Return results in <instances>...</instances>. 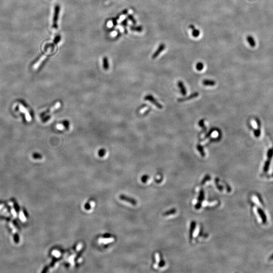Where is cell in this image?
Segmentation results:
<instances>
[{"instance_id": "obj_1", "label": "cell", "mask_w": 273, "mask_h": 273, "mask_svg": "<svg viewBox=\"0 0 273 273\" xmlns=\"http://www.w3.org/2000/svg\"><path fill=\"white\" fill-rule=\"evenodd\" d=\"M60 7L59 5H57L55 7L54 9V16H53V24L52 27L53 28L55 29L58 28V18L59 15V12H60Z\"/></svg>"}, {"instance_id": "obj_2", "label": "cell", "mask_w": 273, "mask_h": 273, "mask_svg": "<svg viewBox=\"0 0 273 273\" xmlns=\"http://www.w3.org/2000/svg\"><path fill=\"white\" fill-rule=\"evenodd\" d=\"M144 100L150 102L151 103H152V104L154 105L158 109H161L163 108V106L161 104L151 95H148L146 96L145 97Z\"/></svg>"}, {"instance_id": "obj_3", "label": "cell", "mask_w": 273, "mask_h": 273, "mask_svg": "<svg viewBox=\"0 0 273 273\" xmlns=\"http://www.w3.org/2000/svg\"><path fill=\"white\" fill-rule=\"evenodd\" d=\"M19 109L20 112L23 113V114H25V118H26V120L27 121H28V122L31 121H32V117H31L28 111L27 110V109L26 108H25L22 105L20 104L19 105Z\"/></svg>"}, {"instance_id": "obj_4", "label": "cell", "mask_w": 273, "mask_h": 273, "mask_svg": "<svg viewBox=\"0 0 273 273\" xmlns=\"http://www.w3.org/2000/svg\"><path fill=\"white\" fill-rule=\"evenodd\" d=\"M165 45L163 43H162L159 45V46H158V48L156 49V50L155 51V52L153 53V54L152 56V58L153 59H155L156 58H157V57L162 52H163L164 51V50L165 49Z\"/></svg>"}, {"instance_id": "obj_5", "label": "cell", "mask_w": 273, "mask_h": 273, "mask_svg": "<svg viewBox=\"0 0 273 273\" xmlns=\"http://www.w3.org/2000/svg\"><path fill=\"white\" fill-rule=\"evenodd\" d=\"M204 198V192L203 190H201L200 191L199 197H198V202L195 206V209H199L201 207V202L203 200Z\"/></svg>"}, {"instance_id": "obj_6", "label": "cell", "mask_w": 273, "mask_h": 273, "mask_svg": "<svg viewBox=\"0 0 273 273\" xmlns=\"http://www.w3.org/2000/svg\"><path fill=\"white\" fill-rule=\"evenodd\" d=\"M120 198L121 200H122L123 201L128 202L129 203H130V204H132V205H136V200H135L134 199H133L132 198H130V197H128L127 196H125L124 195H120Z\"/></svg>"}, {"instance_id": "obj_7", "label": "cell", "mask_w": 273, "mask_h": 273, "mask_svg": "<svg viewBox=\"0 0 273 273\" xmlns=\"http://www.w3.org/2000/svg\"><path fill=\"white\" fill-rule=\"evenodd\" d=\"M198 96H199V93L198 92H195V93H194L193 94H192L191 95H190L189 96L185 97V98H182L178 99H177V101L179 102H184V101H188V100H191V99H194V98H197V97H198Z\"/></svg>"}, {"instance_id": "obj_8", "label": "cell", "mask_w": 273, "mask_h": 273, "mask_svg": "<svg viewBox=\"0 0 273 273\" xmlns=\"http://www.w3.org/2000/svg\"><path fill=\"white\" fill-rule=\"evenodd\" d=\"M189 28L192 30V35L194 38H197L200 35V31L195 28V26L193 24H190L189 26Z\"/></svg>"}, {"instance_id": "obj_9", "label": "cell", "mask_w": 273, "mask_h": 273, "mask_svg": "<svg viewBox=\"0 0 273 273\" xmlns=\"http://www.w3.org/2000/svg\"><path fill=\"white\" fill-rule=\"evenodd\" d=\"M177 86L180 88V91L183 95L185 96L187 94V89L185 88L183 82L182 81H179L177 82Z\"/></svg>"}, {"instance_id": "obj_10", "label": "cell", "mask_w": 273, "mask_h": 273, "mask_svg": "<svg viewBox=\"0 0 273 273\" xmlns=\"http://www.w3.org/2000/svg\"><path fill=\"white\" fill-rule=\"evenodd\" d=\"M246 40H247L248 44H249V45L252 47H254L256 45V40H254V38L251 36V35H248L247 36V37L246 38Z\"/></svg>"}, {"instance_id": "obj_11", "label": "cell", "mask_w": 273, "mask_h": 273, "mask_svg": "<svg viewBox=\"0 0 273 273\" xmlns=\"http://www.w3.org/2000/svg\"><path fill=\"white\" fill-rule=\"evenodd\" d=\"M202 84L205 86H214L216 85V82L213 80H203Z\"/></svg>"}, {"instance_id": "obj_12", "label": "cell", "mask_w": 273, "mask_h": 273, "mask_svg": "<svg viewBox=\"0 0 273 273\" xmlns=\"http://www.w3.org/2000/svg\"><path fill=\"white\" fill-rule=\"evenodd\" d=\"M130 29L133 32H141L143 31V27L142 26H130Z\"/></svg>"}, {"instance_id": "obj_13", "label": "cell", "mask_w": 273, "mask_h": 273, "mask_svg": "<svg viewBox=\"0 0 273 273\" xmlns=\"http://www.w3.org/2000/svg\"><path fill=\"white\" fill-rule=\"evenodd\" d=\"M196 227V223L195 222H192L191 224L190 230V239L192 240L193 238V234Z\"/></svg>"}, {"instance_id": "obj_14", "label": "cell", "mask_w": 273, "mask_h": 273, "mask_svg": "<svg viewBox=\"0 0 273 273\" xmlns=\"http://www.w3.org/2000/svg\"><path fill=\"white\" fill-rule=\"evenodd\" d=\"M103 67L105 70L108 69L109 67L108 58L107 57H104L103 59Z\"/></svg>"}, {"instance_id": "obj_15", "label": "cell", "mask_w": 273, "mask_h": 273, "mask_svg": "<svg viewBox=\"0 0 273 273\" xmlns=\"http://www.w3.org/2000/svg\"><path fill=\"white\" fill-rule=\"evenodd\" d=\"M60 105H61V104H60V103L59 102H57L55 104V105L53 107H52L50 109L49 111L47 113V114H50V113H51L54 112V110H57V109H58V108L60 107Z\"/></svg>"}, {"instance_id": "obj_16", "label": "cell", "mask_w": 273, "mask_h": 273, "mask_svg": "<svg viewBox=\"0 0 273 273\" xmlns=\"http://www.w3.org/2000/svg\"><path fill=\"white\" fill-rule=\"evenodd\" d=\"M177 211V210L175 209H171L170 210H169V211H167L166 212H165L164 213H163V216H168L169 215H174L175 213H176Z\"/></svg>"}, {"instance_id": "obj_17", "label": "cell", "mask_w": 273, "mask_h": 273, "mask_svg": "<svg viewBox=\"0 0 273 273\" xmlns=\"http://www.w3.org/2000/svg\"><path fill=\"white\" fill-rule=\"evenodd\" d=\"M197 150L199 151V153H200L201 154V156L204 157H205V153L204 152V151L203 150V147L200 145H198L197 146Z\"/></svg>"}, {"instance_id": "obj_18", "label": "cell", "mask_w": 273, "mask_h": 273, "mask_svg": "<svg viewBox=\"0 0 273 273\" xmlns=\"http://www.w3.org/2000/svg\"><path fill=\"white\" fill-rule=\"evenodd\" d=\"M128 19H126L124 20H123L121 23V25L124 27V32L125 33H128V31H127V25H128Z\"/></svg>"}, {"instance_id": "obj_19", "label": "cell", "mask_w": 273, "mask_h": 273, "mask_svg": "<svg viewBox=\"0 0 273 273\" xmlns=\"http://www.w3.org/2000/svg\"><path fill=\"white\" fill-rule=\"evenodd\" d=\"M196 69L198 71L200 72V71L202 70L203 69V68H204V65L201 62H198L196 65Z\"/></svg>"}, {"instance_id": "obj_20", "label": "cell", "mask_w": 273, "mask_h": 273, "mask_svg": "<svg viewBox=\"0 0 273 273\" xmlns=\"http://www.w3.org/2000/svg\"><path fill=\"white\" fill-rule=\"evenodd\" d=\"M218 181H219V179L216 178V180H215V183H216V185L217 186V188L218 190H219L220 191H222L223 190H224V188L222 186H220L218 184Z\"/></svg>"}, {"instance_id": "obj_21", "label": "cell", "mask_w": 273, "mask_h": 273, "mask_svg": "<svg viewBox=\"0 0 273 273\" xmlns=\"http://www.w3.org/2000/svg\"><path fill=\"white\" fill-rule=\"evenodd\" d=\"M210 179H211V177H210L209 175H206L201 182V185H204L207 181H208Z\"/></svg>"}, {"instance_id": "obj_22", "label": "cell", "mask_w": 273, "mask_h": 273, "mask_svg": "<svg viewBox=\"0 0 273 273\" xmlns=\"http://www.w3.org/2000/svg\"><path fill=\"white\" fill-rule=\"evenodd\" d=\"M128 18L129 20H130V21L133 23V24H134V25L136 24V19H135L134 17L133 16V15H129L128 16V18Z\"/></svg>"}, {"instance_id": "obj_23", "label": "cell", "mask_w": 273, "mask_h": 273, "mask_svg": "<svg viewBox=\"0 0 273 273\" xmlns=\"http://www.w3.org/2000/svg\"><path fill=\"white\" fill-rule=\"evenodd\" d=\"M199 126L201 127L202 128L204 129L205 130H206L207 129L205 127V125H204V120H201L200 121H199Z\"/></svg>"}, {"instance_id": "obj_24", "label": "cell", "mask_w": 273, "mask_h": 273, "mask_svg": "<svg viewBox=\"0 0 273 273\" xmlns=\"http://www.w3.org/2000/svg\"><path fill=\"white\" fill-rule=\"evenodd\" d=\"M19 217H20V219L21 220L22 222H25L26 221V217L24 216V213L22 211H21L20 212V215H19Z\"/></svg>"}, {"instance_id": "obj_25", "label": "cell", "mask_w": 273, "mask_h": 273, "mask_svg": "<svg viewBox=\"0 0 273 273\" xmlns=\"http://www.w3.org/2000/svg\"><path fill=\"white\" fill-rule=\"evenodd\" d=\"M98 154L100 157H103V156H104V155L106 154V150L104 149H102L99 150Z\"/></svg>"}, {"instance_id": "obj_26", "label": "cell", "mask_w": 273, "mask_h": 273, "mask_svg": "<svg viewBox=\"0 0 273 273\" xmlns=\"http://www.w3.org/2000/svg\"><path fill=\"white\" fill-rule=\"evenodd\" d=\"M61 40V36L60 35H57L56 37L54 39V43L55 44H58L60 40Z\"/></svg>"}, {"instance_id": "obj_27", "label": "cell", "mask_w": 273, "mask_h": 273, "mask_svg": "<svg viewBox=\"0 0 273 273\" xmlns=\"http://www.w3.org/2000/svg\"><path fill=\"white\" fill-rule=\"evenodd\" d=\"M9 225L10 227V228L12 229V232H13V233H15L17 232V229L15 228V227L14 226V225H13V224L12 223H9Z\"/></svg>"}, {"instance_id": "obj_28", "label": "cell", "mask_w": 273, "mask_h": 273, "mask_svg": "<svg viewBox=\"0 0 273 273\" xmlns=\"http://www.w3.org/2000/svg\"><path fill=\"white\" fill-rule=\"evenodd\" d=\"M128 13V10L127 9H125V10H123L121 13L120 14V15L118 16V18H119V17L120 16V15H126L127 14V13Z\"/></svg>"}, {"instance_id": "obj_29", "label": "cell", "mask_w": 273, "mask_h": 273, "mask_svg": "<svg viewBox=\"0 0 273 273\" xmlns=\"http://www.w3.org/2000/svg\"><path fill=\"white\" fill-rule=\"evenodd\" d=\"M215 129H211L209 130V133H208L205 135V138H209V136H210V135L212 133V132L215 130Z\"/></svg>"}, {"instance_id": "obj_30", "label": "cell", "mask_w": 273, "mask_h": 273, "mask_svg": "<svg viewBox=\"0 0 273 273\" xmlns=\"http://www.w3.org/2000/svg\"><path fill=\"white\" fill-rule=\"evenodd\" d=\"M149 177L148 176H143V177H142V181H143V182L145 183V182L147 181V180H148V179Z\"/></svg>"}, {"instance_id": "obj_31", "label": "cell", "mask_w": 273, "mask_h": 273, "mask_svg": "<svg viewBox=\"0 0 273 273\" xmlns=\"http://www.w3.org/2000/svg\"><path fill=\"white\" fill-rule=\"evenodd\" d=\"M164 265H165V263H164V260L162 259H161V262L159 263V266L160 267H163V266H164Z\"/></svg>"}, {"instance_id": "obj_32", "label": "cell", "mask_w": 273, "mask_h": 273, "mask_svg": "<svg viewBox=\"0 0 273 273\" xmlns=\"http://www.w3.org/2000/svg\"><path fill=\"white\" fill-rule=\"evenodd\" d=\"M117 19L116 18L112 19V23L114 26H116L117 24Z\"/></svg>"}, {"instance_id": "obj_33", "label": "cell", "mask_w": 273, "mask_h": 273, "mask_svg": "<svg viewBox=\"0 0 273 273\" xmlns=\"http://www.w3.org/2000/svg\"><path fill=\"white\" fill-rule=\"evenodd\" d=\"M52 254H53L54 256H56V257L59 256V254H60L59 253L58 251H54L52 252Z\"/></svg>"}, {"instance_id": "obj_34", "label": "cell", "mask_w": 273, "mask_h": 273, "mask_svg": "<svg viewBox=\"0 0 273 273\" xmlns=\"http://www.w3.org/2000/svg\"><path fill=\"white\" fill-rule=\"evenodd\" d=\"M64 124L65 127L68 129V127H69V123H68V122L67 121H65L64 122Z\"/></svg>"}, {"instance_id": "obj_35", "label": "cell", "mask_w": 273, "mask_h": 273, "mask_svg": "<svg viewBox=\"0 0 273 273\" xmlns=\"http://www.w3.org/2000/svg\"><path fill=\"white\" fill-rule=\"evenodd\" d=\"M11 212H12V213L14 217H16V216H17V214H16V211H15V210L14 209H12L11 210Z\"/></svg>"}, {"instance_id": "obj_36", "label": "cell", "mask_w": 273, "mask_h": 273, "mask_svg": "<svg viewBox=\"0 0 273 273\" xmlns=\"http://www.w3.org/2000/svg\"><path fill=\"white\" fill-rule=\"evenodd\" d=\"M3 206H4V205H3V204H0V209H2Z\"/></svg>"}]
</instances>
